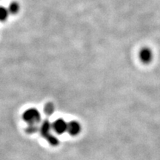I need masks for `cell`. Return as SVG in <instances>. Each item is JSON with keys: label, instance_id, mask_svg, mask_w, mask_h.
<instances>
[{"label": "cell", "instance_id": "6da1fadb", "mask_svg": "<svg viewBox=\"0 0 160 160\" xmlns=\"http://www.w3.org/2000/svg\"><path fill=\"white\" fill-rule=\"evenodd\" d=\"M23 119L29 125L37 124L40 120V113L37 109L31 108L27 110L23 114Z\"/></svg>", "mask_w": 160, "mask_h": 160}, {"label": "cell", "instance_id": "7a4b0ae2", "mask_svg": "<svg viewBox=\"0 0 160 160\" xmlns=\"http://www.w3.org/2000/svg\"><path fill=\"white\" fill-rule=\"evenodd\" d=\"M139 57L142 62H143L144 64H148L153 59V51L149 48H144L139 51Z\"/></svg>", "mask_w": 160, "mask_h": 160}, {"label": "cell", "instance_id": "3957f363", "mask_svg": "<svg viewBox=\"0 0 160 160\" xmlns=\"http://www.w3.org/2000/svg\"><path fill=\"white\" fill-rule=\"evenodd\" d=\"M52 127H53V128L56 133H57L58 134H62L63 133L67 131L68 124L63 119H59L56 120L54 123L53 124Z\"/></svg>", "mask_w": 160, "mask_h": 160}, {"label": "cell", "instance_id": "277c9868", "mask_svg": "<svg viewBox=\"0 0 160 160\" xmlns=\"http://www.w3.org/2000/svg\"><path fill=\"white\" fill-rule=\"evenodd\" d=\"M51 124L50 123L48 120H45L42 124L41 128H40V131H41V134L42 135L43 137L47 139L48 137L51 135Z\"/></svg>", "mask_w": 160, "mask_h": 160}, {"label": "cell", "instance_id": "5b68a950", "mask_svg": "<svg viewBox=\"0 0 160 160\" xmlns=\"http://www.w3.org/2000/svg\"><path fill=\"white\" fill-rule=\"evenodd\" d=\"M81 130V126L77 122L73 121L68 124L67 131L72 136H76L80 132Z\"/></svg>", "mask_w": 160, "mask_h": 160}, {"label": "cell", "instance_id": "8992f818", "mask_svg": "<svg viewBox=\"0 0 160 160\" xmlns=\"http://www.w3.org/2000/svg\"><path fill=\"white\" fill-rule=\"evenodd\" d=\"M10 12V14H17L19 12L20 5L17 2H13L10 4L9 7L8 8Z\"/></svg>", "mask_w": 160, "mask_h": 160}, {"label": "cell", "instance_id": "52a82bcc", "mask_svg": "<svg viewBox=\"0 0 160 160\" xmlns=\"http://www.w3.org/2000/svg\"><path fill=\"white\" fill-rule=\"evenodd\" d=\"M10 12L8 8L5 7H0V21L5 22L8 19Z\"/></svg>", "mask_w": 160, "mask_h": 160}, {"label": "cell", "instance_id": "ba28073f", "mask_svg": "<svg viewBox=\"0 0 160 160\" xmlns=\"http://www.w3.org/2000/svg\"><path fill=\"white\" fill-rule=\"evenodd\" d=\"M54 111V107L52 103L46 104L45 107V113L46 115H51Z\"/></svg>", "mask_w": 160, "mask_h": 160}, {"label": "cell", "instance_id": "9c48e42d", "mask_svg": "<svg viewBox=\"0 0 160 160\" xmlns=\"http://www.w3.org/2000/svg\"><path fill=\"white\" fill-rule=\"evenodd\" d=\"M38 130H39V128H38L37 124H33V125H29L26 131L29 133H33L38 131Z\"/></svg>", "mask_w": 160, "mask_h": 160}, {"label": "cell", "instance_id": "30bf717a", "mask_svg": "<svg viewBox=\"0 0 160 160\" xmlns=\"http://www.w3.org/2000/svg\"><path fill=\"white\" fill-rule=\"evenodd\" d=\"M46 139H47L48 141V142L52 145H57L58 142H58L57 138L55 137L54 136L52 135V134L50 136V137H48Z\"/></svg>", "mask_w": 160, "mask_h": 160}]
</instances>
